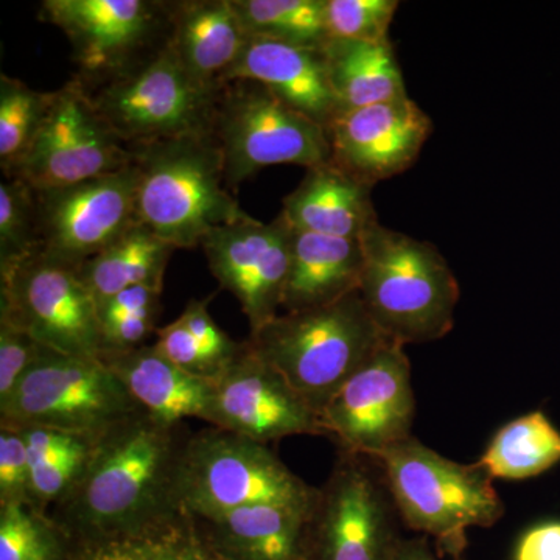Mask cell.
<instances>
[{
    "mask_svg": "<svg viewBox=\"0 0 560 560\" xmlns=\"http://www.w3.org/2000/svg\"><path fill=\"white\" fill-rule=\"evenodd\" d=\"M441 555H434L431 550L429 539L420 536L415 539H404L397 541L396 548H394L390 560H444L440 558Z\"/></svg>",
    "mask_w": 560,
    "mask_h": 560,
    "instance_id": "cell-42",
    "label": "cell"
},
{
    "mask_svg": "<svg viewBox=\"0 0 560 560\" xmlns=\"http://www.w3.org/2000/svg\"><path fill=\"white\" fill-rule=\"evenodd\" d=\"M132 154L136 221L176 249L198 248L217 228L249 215L228 189L212 135L162 140Z\"/></svg>",
    "mask_w": 560,
    "mask_h": 560,
    "instance_id": "cell-2",
    "label": "cell"
},
{
    "mask_svg": "<svg viewBox=\"0 0 560 560\" xmlns=\"http://www.w3.org/2000/svg\"><path fill=\"white\" fill-rule=\"evenodd\" d=\"M35 201L21 179L0 183V268L11 267L35 254Z\"/></svg>",
    "mask_w": 560,
    "mask_h": 560,
    "instance_id": "cell-32",
    "label": "cell"
},
{
    "mask_svg": "<svg viewBox=\"0 0 560 560\" xmlns=\"http://www.w3.org/2000/svg\"><path fill=\"white\" fill-rule=\"evenodd\" d=\"M318 490L293 474L268 445L210 427L187 440L176 500L180 511L208 521L250 504L313 510Z\"/></svg>",
    "mask_w": 560,
    "mask_h": 560,
    "instance_id": "cell-6",
    "label": "cell"
},
{
    "mask_svg": "<svg viewBox=\"0 0 560 560\" xmlns=\"http://www.w3.org/2000/svg\"><path fill=\"white\" fill-rule=\"evenodd\" d=\"M560 463V431L544 411H530L501 427L477 466L492 480L523 481Z\"/></svg>",
    "mask_w": 560,
    "mask_h": 560,
    "instance_id": "cell-28",
    "label": "cell"
},
{
    "mask_svg": "<svg viewBox=\"0 0 560 560\" xmlns=\"http://www.w3.org/2000/svg\"><path fill=\"white\" fill-rule=\"evenodd\" d=\"M377 460L405 526L433 539L441 556L458 558L467 530L503 517L493 480L477 464H459L415 436L372 458Z\"/></svg>",
    "mask_w": 560,
    "mask_h": 560,
    "instance_id": "cell-5",
    "label": "cell"
},
{
    "mask_svg": "<svg viewBox=\"0 0 560 560\" xmlns=\"http://www.w3.org/2000/svg\"><path fill=\"white\" fill-rule=\"evenodd\" d=\"M83 86L128 149L212 135L220 88L208 90L191 79L167 40L130 68Z\"/></svg>",
    "mask_w": 560,
    "mask_h": 560,
    "instance_id": "cell-7",
    "label": "cell"
},
{
    "mask_svg": "<svg viewBox=\"0 0 560 560\" xmlns=\"http://www.w3.org/2000/svg\"><path fill=\"white\" fill-rule=\"evenodd\" d=\"M511 560H560V521L540 522L526 529Z\"/></svg>",
    "mask_w": 560,
    "mask_h": 560,
    "instance_id": "cell-41",
    "label": "cell"
},
{
    "mask_svg": "<svg viewBox=\"0 0 560 560\" xmlns=\"http://www.w3.org/2000/svg\"><path fill=\"white\" fill-rule=\"evenodd\" d=\"M212 136L232 194L271 165H302L308 171L330 162L326 128L257 81L234 80L220 86Z\"/></svg>",
    "mask_w": 560,
    "mask_h": 560,
    "instance_id": "cell-8",
    "label": "cell"
},
{
    "mask_svg": "<svg viewBox=\"0 0 560 560\" xmlns=\"http://www.w3.org/2000/svg\"><path fill=\"white\" fill-rule=\"evenodd\" d=\"M50 92L28 88L24 81L0 75V167L7 178H13L27 156L44 114Z\"/></svg>",
    "mask_w": 560,
    "mask_h": 560,
    "instance_id": "cell-30",
    "label": "cell"
},
{
    "mask_svg": "<svg viewBox=\"0 0 560 560\" xmlns=\"http://www.w3.org/2000/svg\"><path fill=\"white\" fill-rule=\"evenodd\" d=\"M90 456L32 467L28 504L43 512L54 508L79 481Z\"/></svg>",
    "mask_w": 560,
    "mask_h": 560,
    "instance_id": "cell-38",
    "label": "cell"
},
{
    "mask_svg": "<svg viewBox=\"0 0 560 560\" xmlns=\"http://www.w3.org/2000/svg\"><path fill=\"white\" fill-rule=\"evenodd\" d=\"M386 341L360 291L324 307L278 315L248 340L319 416Z\"/></svg>",
    "mask_w": 560,
    "mask_h": 560,
    "instance_id": "cell-3",
    "label": "cell"
},
{
    "mask_svg": "<svg viewBox=\"0 0 560 560\" xmlns=\"http://www.w3.org/2000/svg\"><path fill=\"white\" fill-rule=\"evenodd\" d=\"M101 360L151 418L165 425H183L194 418L210 422L215 382L180 370L156 346L105 350Z\"/></svg>",
    "mask_w": 560,
    "mask_h": 560,
    "instance_id": "cell-21",
    "label": "cell"
},
{
    "mask_svg": "<svg viewBox=\"0 0 560 560\" xmlns=\"http://www.w3.org/2000/svg\"><path fill=\"white\" fill-rule=\"evenodd\" d=\"M209 425L265 445L290 436H326L318 412L248 341L215 381Z\"/></svg>",
    "mask_w": 560,
    "mask_h": 560,
    "instance_id": "cell-17",
    "label": "cell"
},
{
    "mask_svg": "<svg viewBox=\"0 0 560 560\" xmlns=\"http://www.w3.org/2000/svg\"><path fill=\"white\" fill-rule=\"evenodd\" d=\"M361 243V300L385 337L407 346L451 334L459 283L436 246L389 230L381 221Z\"/></svg>",
    "mask_w": 560,
    "mask_h": 560,
    "instance_id": "cell-4",
    "label": "cell"
},
{
    "mask_svg": "<svg viewBox=\"0 0 560 560\" xmlns=\"http://www.w3.org/2000/svg\"><path fill=\"white\" fill-rule=\"evenodd\" d=\"M313 510L261 503L197 521L228 560H311Z\"/></svg>",
    "mask_w": 560,
    "mask_h": 560,
    "instance_id": "cell-22",
    "label": "cell"
},
{
    "mask_svg": "<svg viewBox=\"0 0 560 560\" xmlns=\"http://www.w3.org/2000/svg\"><path fill=\"white\" fill-rule=\"evenodd\" d=\"M158 340L154 342L165 359L197 377L215 382L219 378L213 364L205 355L194 335L187 329L186 324L179 318L168 326L156 330Z\"/></svg>",
    "mask_w": 560,
    "mask_h": 560,
    "instance_id": "cell-39",
    "label": "cell"
},
{
    "mask_svg": "<svg viewBox=\"0 0 560 560\" xmlns=\"http://www.w3.org/2000/svg\"><path fill=\"white\" fill-rule=\"evenodd\" d=\"M232 5L250 36L305 47H323L329 40L326 0H232Z\"/></svg>",
    "mask_w": 560,
    "mask_h": 560,
    "instance_id": "cell-29",
    "label": "cell"
},
{
    "mask_svg": "<svg viewBox=\"0 0 560 560\" xmlns=\"http://www.w3.org/2000/svg\"><path fill=\"white\" fill-rule=\"evenodd\" d=\"M39 20L65 33L79 66L77 79L116 75L167 40L168 2L44 0Z\"/></svg>",
    "mask_w": 560,
    "mask_h": 560,
    "instance_id": "cell-15",
    "label": "cell"
},
{
    "mask_svg": "<svg viewBox=\"0 0 560 560\" xmlns=\"http://www.w3.org/2000/svg\"><path fill=\"white\" fill-rule=\"evenodd\" d=\"M363 265L361 241L293 230L283 311H312L359 291Z\"/></svg>",
    "mask_w": 560,
    "mask_h": 560,
    "instance_id": "cell-23",
    "label": "cell"
},
{
    "mask_svg": "<svg viewBox=\"0 0 560 560\" xmlns=\"http://www.w3.org/2000/svg\"><path fill=\"white\" fill-rule=\"evenodd\" d=\"M65 560H228L194 515L176 511L128 533L72 540Z\"/></svg>",
    "mask_w": 560,
    "mask_h": 560,
    "instance_id": "cell-26",
    "label": "cell"
},
{
    "mask_svg": "<svg viewBox=\"0 0 560 560\" xmlns=\"http://www.w3.org/2000/svg\"><path fill=\"white\" fill-rule=\"evenodd\" d=\"M175 250V246L136 221L108 248L81 265V278L97 304L132 287L162 290Z\"/></svg>",
    "mask_w": 560,
    "mask_h": 560,
    "instance_id": "cell-27",
    "label": "cell"
},
{
    "mask_svg": "<svg viewBox=\"0 0 560 560\" xmlns=\"http://www.w3.org/2000/svg\"><path fill=\"white\" fill-rule=\"evenodd\" d=\"M249 38L232 0L168 2V47L191 79L208 90L226 83Z\"/></svg>",
    "mask_w": 560,
    "mask_h": 560,
    "instance_id": "cell-20",
    "label": "cell"
},
{
    "mask_svg": "<svg viewBox=\"0 0 560 560\" xmlns=\"http://www.w3.org/2000/svg\"><path fill=\"white\" fill-rule=\"evenodd\" d=\"M323 51L340 113L408 97L389 39H329Z\"/></svg>",
    "mask_w": 560,
    "mask_h": 560,
    "instance_id": "cell-25",
    "label": "cell"
},
{
    "mask_svg": "<svg viewBox=\"0 0 560 560\" xmlns=\"http://www.w3.org/2000/svg\"><path fill=\"white\" fill-rule=\"evenodd\" d=\"M68 534L50 517L27 503L0 506V560H65Z\"/></svg>",
    "mask_w": 560,
    "mask_h": 560,
    "instance_id": "cell-31",
    "label": "cell"
},
{
    "mask_svg": "<svg viewBox=\"0 0 560 560\" xmlns=\"http://www.w3.org/2000/svg\"><path fill=\"white\" fill-rule=\"evenodd\" d=\"M44 350L46 346L36 341L18 320L0 312V404L9 399Z\"/></svg>",
    "mask_w": 560,
    "mask_h": 560,
    "instance_id": "cell-34",
    "label": "cell"
},
{
    "mask_svg": "<svg viewBox=\"0 0 560 560\" xmlns=\"http://www.w3.org/2000/svg\"><path fill=\"white\" fill-rule=\"evenodd\" d=\"M132 150L102 119L83 83L72 77L51 91L38 135L16 175L32 189L70 186L130 167Z\"/></svg>",
    "mask_w": 560,
    "mask_h": 560,
    "instance_id": "cell-12",
    "label": "cell"
},
{
    "mask_svg": "<svg viewBox=\"0 0 560 560\" xmlns=\"http://www.w3.org/2000/svg\"><path fill=\"white\" fill-rule=\"evenodd\" d=\"M18 430L21 431L27 445L31 470L32 467L44 466V464L86 458L95 444V441L90 438L69 433V431L47 429V427H21Z\"/></svg>",
    "mask_w": 560,
    "mask_h": 560,
    "instance_id": "cell-37",
    "label": "cell"
},
{
    "mask_svg": "<svg viewBox=\"0 0 560 560\" xmlns=\"http://www.w3.org/2000/svg\"><path fill=\"white\" fill-rule=\"evenodd\" d=\"M31 459L24 436L13 427L0 425V506L27 503Z\"/></svg>",
    "mask_w": 560,
    "mask_h": 560,
    "instance_id": "cell-35",
    "label": "cell"
},
{
    "mask_svg": "<svg viewBox=\"0 0 560 560\" xmlns=\"http://www.w3.org/2000/svg\"><path fill=\"white\" fill-rule=\"evenodd\" d=\"M234 80L264 84L280 101L326 130L340 113L323 47L296 46L250 36L226 83Z\"/></svg>",
    "mask_w": 560,
    "mask_h": 560,
    "instance_id": "cell-19",
    "label": "cell"
},
{
    "mask_svg": "<svg viewBox=\"0 0 560 560\" xmlns=\"http://www.w3.org/2000/svg\"><path fill=\"white\" fill-rule=\"evenodd\" d=\"M140 408L101 359L49 348L0 404V425L47 427L97 441Z\"/></svg>",
    "mask_w": 560,
    "mask_h": 560,
    "instance_id": "cell-9",
    "label": "cell"
},
{
    "mask_svg": "<svg viewBox=\"0 0 560 560\" xmlns=\"http://www.w3.org/2000/svg\"><path fill=\"white\" fill-rule=\"evenodd\" d=\"M191 431L139 410L95 441L83 474L50 517L70 541L128 533L179 511L176 481Z\"/></svg>",
    "mask_w": 560,
    "mask_h": 560,
    "instance_id": "cell-1",
    "label": "cell"
},
{
    "mask_svg": "<svg viewBox=\"0 0 560 560\" xmlns=\"http://www.w3.org/2000/svg\"><path fill=\"white\" fill-rule=\"evenodd\" d=\"M136 186L138 171L131 164L70 186L31 187L35 254L80 268L136 223Z\"/></svg>",
    "mask_w": 560,
    "mask_h": 560,
    "instance_id": "cell-14",
    "label": "cell"
},
{
    "mask_svg": "<svg viewBox=\"0 0 560 560\" xmlns=\"http://www.w3.org/2000/svg\"><path fill=\"white\" fill-rule=\"evenodd\" d=\"M0 312L55 352L101 359L98 304L80 268L39 254L0 268Z\"/></svg>",
    "mask_w": 560,
    "mask_h": 560,
    "instance_id": "cell-11",
    "label": "cell"
},
{
    "mask_svg": "<svg viewBox=\"0 0 560 560\" xmlns=\"http://www.w3.org/2000/svg\"><path fill=\"white\" fill-rule=\"evenodd\" d=\"M330 162L374 187L418 160L433 121L410 97L338 114L329 127Z\"/></svg>",
    "mask_w": 560,
    "mask_h": 560,
    "instance_id": "cell-18",
    "label": "cell"
},
{
    "mask_svg": "<svg viewBox=\"0 0 560 560\" xmlns=\"http://www.w3.org/2000/svg\"><path fill=\"white\" fill-rule=\"evenodd\" d=\"M415 415L410 359L389 340L335 394L320 420L340 451L375 458L412 436Z\"/></svg>",
    "mask_w": 560,
    "mask_h": 560,
    "instance_id": "cell-13",
    "label": "cell"
},
{
    "mask_svg": "<svg viewBox=\"0 0 560 560\" xmlns=\"http://www.w3.org/2000/svg\"><path fill=\"white\" fill-rule=\"evenodd\" d=\"M399 518L377 460L340 451L313 510L311 560H390Z\"/></svg>",
    "mask_w": 560,
    "mask_h": 560,
    "instance_id": "cell-10",
    "label": "cell"
},
{
    "mask_svg": "<svg viewBox=\"0 0 560 560\" xmlns=\"http://www.w3.org/2000/svg\"><path fill=\"white\" fill-rule=\"evenodd\" d=\"M371 190L329 162L305 172L280 213L293 230L361 241L378 221Z\"/></svg>",
    "mask_w": 560,
    "mask_h": 560,
    "instance_id": "cell-24",
    "label": "cell"
},
{
    "mask_svg": "<svg viewBox=\"0 0 560 560\" xmlns=\"http://www.w3.org/2000/svg\"><path fill=\"white\" fill-rule=\"evenodd\" d=\"M179 319L186 324L187 329L194 335L205 355L219 372L220 378L221 374L232 363V360L241 352L242 342L232 340L217 326L215 320L212 319L209 313V300L189 301Z\"/></svg>",
    "mask_w": 560,
    "mask_h": 560,
    "instance_id": "cell-36",
    "label": "cell"
},
{
    "mask_svg": "<svg viewBox=\"0 0 560 560\" xmlns=\"http://www.w3.org/2000/svg\"><path fill=\"white\" fill-rule=\"evenodd\" d=\"M160 307L101 318L103 352L105 350L135 349L142 346L149 335L156 331Z\"/></svg>",
    "mask_w": 560,
    "mask_h": 560,
    "instance_id": "cell-40",
    "label": "cell"
},
{
    "mask_svg": "<svg viewBox=\"0 0 560 560\" xmlns=\"http://www.w3.org/2000/svg\"><path fill=\"white\" fill-rule=\"evenodd\" d=\"M291 232L279 213L271 223L246 219L217 228L202 242L206 260L224 290L237 298L250 334L279 315L290 271Z\"/></svg>",
    "mask_w": 560,
    "mask_h": 560,
    "instance_id": "cell-16",
    "label": "cell"
},
{
    "mask_svg": "<svg viewBox=\"0 0 560 560\" xmlns=\"http://www.w3.org/2000/svg\"><path fill=\"white\" fill-rule=\"evenodd\" d=\"M397 0H326L324 20L329 39L388 40Z\"/></svg>",
    "mask_w": 560,
    "mask_h": 560,
    "instance_id": "cell-33",
    "label": "cell"
}]
</instances>
